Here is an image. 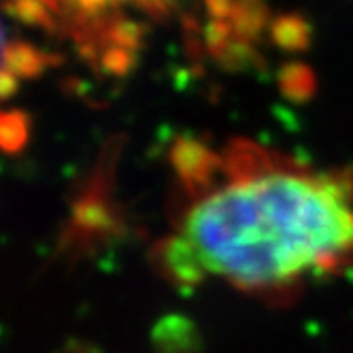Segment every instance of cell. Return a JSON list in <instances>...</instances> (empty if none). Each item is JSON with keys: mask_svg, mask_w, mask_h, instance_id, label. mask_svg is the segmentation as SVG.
<instances>
[{"mask_svg": "<svg viewBox=\"0 0 353 353\" xmlns=\"http://www.w3.org/2000/svg\"><path fill=\"white\" fill-rule=\"evenodd\" d=\"M221 168V160H219ZM158 245L174 283L272 296L353 268V181L236 145Z\"/></svg>", "mask_w": 353, "mask_h": 353, "instance_id": "cell-1", "label": "cell"}, {"mask_svg": "<svg viewBox=\"0 0 353 353\" xmlns=\"http://www.w3.org/2000/svg\"><path fill=\"white\" fill-rule=\"evenodd\" d=\"M274 37L279 41L283 47H290V49H300L305 47V41H307V28L305 23L294 19V17H285V19H279L274 26Z\"/></svg>", "mask_w": 353, "mask_h": 353, "instance_id": "cell-2", "label": "cell"}, {"mask_svg": "<svg viewBox=\"0 0 353 353\" xmlns=\"http://www.w3.org/2000/svg\"><path fill=\"white\" fill-rule=\"evenodd\" d=\"M37 54L32 52V49L28 47H17L15 49V60L7 58V66H15V72L21 74V72H32L37 70Z\"/></svg>", "mask_w": 353, "mask_h": 353, "instance_id": "cell-3", "label": "cell"}, {"mask_svg": "<svg viewBox=\"0 0 353 353\" xmlns=\"http://www.w3.org/2000/svg\"><path fill=\"white\" fill-rule=\"evenodd\" d=\"M81 3H85V5H98V3H103V0H81Z\"/></svg>", "mask_w": 353, "mask_h": 353, "instance_id": "cell-4", "label": "cell"}]
</instances>
